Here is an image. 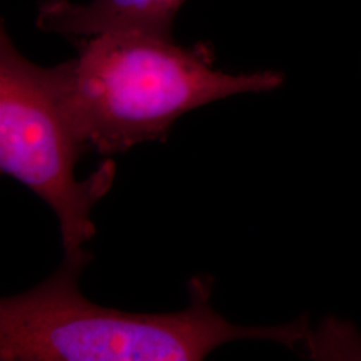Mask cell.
Here are the masks:
<instances>
[{"mask_svg":"<svg viewBox=\"0 0 361 361\" xmlns=\"http://www.w3.org/2000/svg\"><path fill=\"white\" fill-rule=\"evenodd\" d=\"M186 0H47L38 25L47 32L87 38L109 31H141L171 37V27Z\"/></svg>","mask_w":361,"mask_h":361,"instance_id":"277c9868","label":"cell"},{"mask_svg":"<svg viewBox=\"0 0 361 361\" xmlns=\"http://www.w3.org/2000/svg\"><path fill=\"white\" fill-rule=\"evenodd\" d=\"M87 153L66 107L58 67L30 62L8 32L0 34V171L51 207L65 258L90 259L85 244L97 228L94 207L110 192L116 166L106 159L85 180L75 166Z\"/></svg>","mask_w":361,"mask_h":361,"instance_id":"3957f363","label":"cell"},{"mask_svg":"<svg viewBox=\"0 0 361 361\" xmlns=\"http://www.w3.org/2000/svg\"><path fill=\"white\" fill-rule=\"evenodd\" d=\"M63 98L89 152L126 153L165 142L180 116L237 94L284 85L283 73L231 74L214 68L207 46L186 47L173 37L109 31L83 39L78 55L56 66Z\"/></svg>","mask_w":361,"mask_h":361,"instance_id":"7a4b0ae2","label":"cell"},{"mask_svg":"<svg viewBox=\"0 0 361 361\" xmlns=\"http://www.w3.org/2000/svg\"><path fill=\"white\" fill-rule=\"evenodd\" d=\"M89 262L65 258L46 281L1 298L0 360L200 361L237 340H267L296 350L312 334L305 314L274 326L229 323L212 305L214 281L209 276L189 281V307L180 312L104 308L79 289Z\"/></svg>","mask_w":361,"mask_h":361,"instance_id":"6da1fadb","label":"cell"}]
</instances>
